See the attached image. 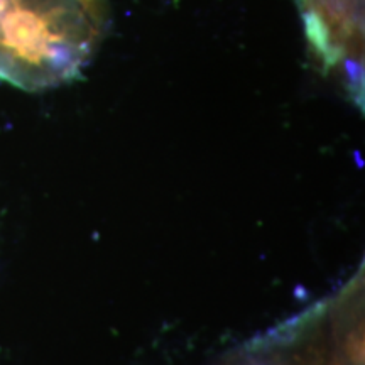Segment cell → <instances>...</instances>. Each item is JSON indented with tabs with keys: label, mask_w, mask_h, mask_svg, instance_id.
<instances>
[{
	"label": "cell",
	"mask_w": 365,
	"mask_h": 365,
	"mask_svg": "<svg viewBox=\"0 0 365 365\" xmlns=\"http://www.w3.org/2000/svg\"><path fill=\"white\" fill-rule=\"evenodd\" d=\"M100 27V0H0V78L29 90L71 80Z\"/></svg>",
	"instance_id": "1"
}]
</instances>
